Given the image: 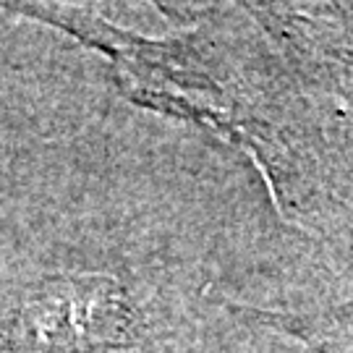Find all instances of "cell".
Segmentation results:
<instances>
[{
	"label": "cell",
	"mask_w": 353,
	"mask_h": 353,
	"mask_svg": "<svg viewBox=\"0 0 353 353\" xmlns=\"http://www.w3.org/2000/svg\"><path fill=\"white\" fill-rule=\"evenodd\" d=\"M134 338V309L108 275H58L21 303L8 353H105Z\"/></svg>",
	"instance_id": "obj_1"
}]
</instances>
